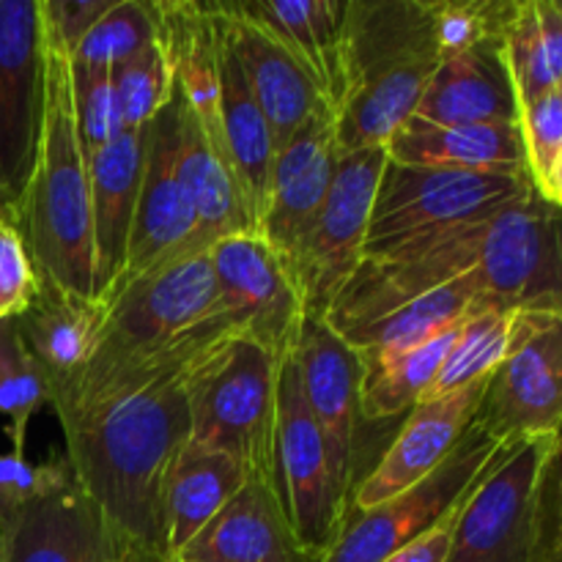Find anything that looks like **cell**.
<instances>
[{
  "label": "cell",
  "instance_id": "obj_1",
  "mask_svg": "<svg viewBox=\"0 0 562 562\" xmlns=\"http://www.w3.org/2000/svg\"><path fill=\"white\" fill-rule=\"evenodd\" d=\"M214 344L181 346L49 395L66 461L97 503L121 562H170L165 486L190 442L187 373Z\"/></svg>",
  "mask_w": 562,
  "mask_h": 562
},
{
  "label": "cell",
  "instance_id": "obj_2",
  "mask_svg": "<svg viewBox=\"0 0 562 562\" xmlns=\"http://www.w3.org/2000/svg\"><path fill=\"white\" fill-rule=\"evenodd\" d=\"M439 58L434 0H349L338 154L387 146L415 115Z\"/></svg>",
  "mask_w": 562,
  "mask_h": 562
},
{
  "label": "cell",
  "instance_id": "obj_3",
  "mask_svg": "<svg viewBox=\"0 0 562 562\" xmlns=\"http://www.w3.org/2000/svg\"><path fill=\"white\" fill-rule=\"evenodd\" d=\"M44 31H47V99H44L42 143H38L36 170L16 209V231L25 239L38 280H49L58 289L97 300L91 168L71 104V58L47 22Z\"/></svg>",
  "mask_w": 562,
  "mask_h": 562
},
{
  "label": "cell",
  "instance_id": "obj_4",
  "mask_svg": "<svg viewBox=\"0 0 562 562\" xmlns=\"http://www.w3.org/2000/svg\"><path fill=\"white\" fill-rule=\"evenodd\" d=\"M234 333L239 329L223 307L209 250H187L104 296L91 357L64 387L99 382L121 368Z\"/></svg>",
  "mask_w": 562,
  "mask_h": 562
},
{
  "label": "cell",
  "instance_id": "obj_5",
  "mask_svg": "<svg viewBox=\"0 0 562 562\" xmlns=\"http://www.w3.org/2000/svg\"><path fill=\"white\" fill-rule=\"evenodd\" d=\"M280 360L247 335H228L187 373L190 439L231 456L250 481L274 486Z\"/></svg>",
  "mask_w": 562,
  "mask_h": 562
},
{
  "label": "cell",
  "instance_id": "obj_6",
  "mask_svg": "<svg viewBox=\"0 0 562 562\" xmlns=\"http://www.w3.org/2000/svg\"><path fill=\"white\" fill-rule=\"evenodd\" d=\"M536 190L530 176L384 165L362 258H376L406 241L481 223Z\"/></svg>",
  "mask_w": 562,
  "mask_h": 562
},
{
  "label": "cell",
  "instance_id": "obj_7",
  "mask_svg": "<svg viewBox=\"0 0 562 562\" xmlns=\"http://www.w3.org/2000/svg\"><path fill=\"white\" fill-rule=\"evenodd\" d=\"M558 437L505 450L456 516L448 562H543L541 497Z\"/></svg>",
  "mask_w": 562,
  "mask_h": 562
},
{
  "label": "cell",
  "instance_id": "obj_8",
  "mask_svg": "<svg viewBox=\"0 0 562 562\" xmlns=\"http://www.w3.org/2000/svg\"><path fill=\"white\" fill-rule=\"evenodd\" d=\"M508 445L494 442L472 423L459 448L417 486L373 508H349L333 547L318 562H384L426 536L464 505Z\"/></svg>",
  "mask_w": 562,
  "mask_h": 562
},
{
  "label": "cell",
  "instance_id": "obj_9",
  "mask_svg": "<svg viewBox=\"0 0 562 562\" xmlns=\"http://www.w3.org/2000/svg\"><path fill=\"white\" fill-rule=\"evenodd\" d=\"M384 165V146L338 154L333 187L285 261L307 318L324 322L335 296L360 267Z\"/></svg>",
  "mask_w": 562,
  "mask_h": 562
},
{
  "label": "cell",
  "instance_id": "obj_10",
  "mask_svg": "<svg viewBox=\"0 0 562 562\" xmlns=\"http://www.w3.org/2000/svg\"><path fill=\"white\" fill-rule=\"evenodd\" d=\"M494 311L562 316V206L538 190L483 223L475 263Z\"/></svg>",
  "mask_w": 562,
  "mask_h": 562
},
{
  "label": "cell",
  "instance_id": "obj_11",
  "mask_svg": "<svg viewBox=\"0 0 562 562\" xmlns=\"http://www.w3.org/2000/svg\"><path fill=\"white\" fill-rule=\"evenodd\" d=\"M274 492L296 543L318 562L333 547L351 499L335 483L327 439L302 393L294 357L280 362Z\"/></svg>",
  "mask_w": 562,
  "mask_h": 562
},
{
  "label": "cell",
  "instance_id": "obj_12",
  "mask_svg": "<svg viewBox=\"0 0 562 562\" xmlns=\"http://www.w3.org/2000/svg\"><path fill=\"white\" fill-rule=\"evenodd\" d=\"M475 426L508 448L562 431V316L514 313L508 355L488 376Z\"/></svg>",
  "mask_w": 562,
  "mask_h": 562
},
{
  "label": "cell",
  "instance_id": "obj_13",
  "mask_svg": "<svg viewBox=\"0 0 562 562\" xmlns=\"http://www.w3.org/2000/svg\"><path fill=\"white\" fill-rule=\"evenodd\" d=\"M47 99L42 0H0V190L14 212L36 170Z\"/></svg>",
  "mask_w": 562,
  "mask_h": 562
},
{
  "label": "cell",
  "instance_id": "obj_14",
  "mask_svg": "<svg viewBox=\"0 0 562 562\" xmlns=\"http://www.w3.org/2000/svg\"><path fill=\"white\" fill-rule=\"evenodd\" d=\"M3 562H121L97 503L66 456L38 464V483L0 521Z\"/></svg>",
  "mask_w": 562,
  "mask_h": 562
},
{
  "label": "cell",
  "instance_id": "obj_15",
  "mask_svg": "<svg viewBox=\"0 0 562 562\" xmlns=\"http://www.w3.org/2000/svg\"><path fill=\"white\" fill-rule=\"evenodd\" d=\"M209 258L223 307L239 335L261 344L280 362L294 355L305 311L289 267L269 241L261 234L225 236L209 247Z\"/></svg>",
  "mask_w": 562,
  "mask_h": 562
},
{
  "label": "cell",
  "instance_id": "obj_16",
  "mask_svg": "<svg viewBox=\"0 0 562 562\" xmlns=\"http://www.w3.org/2000/svg\"><path fill=\"white\" fill-rule=\"evenodd\" d=\"M302 393L327 439L329 467L340 492L351 499L357 488V453L362 423V357L322 318L302 322L294 349Z\"/></svg>",
  "mask_w": 562,
  "mask_h": 562
},
{
  "label": "cell",
  "instance_id": "obj_17",
  "mask_svg": "<svg viewBox=\"0 0 562 562\" xmlns=\"http://www.w3.org/2000/svg\"><path fill=\"white\" fill-rule=\"evenodd\" d=\"M195 206L181 181L179 159H176V99L170 93L168 104L146 126L140 195H137L135 223L126 247V269L119 283L137 278L146 269L187 250H203L195 245Z\"/></svg>",
  "mask_w": 562,
  "mask_h": 562
},
{
  "label": "cell",
  "instance_id": "obj_18",
  "mask_svg": "<svg viewBox=\"0 0 562 562\" xmlns=\"http://www.w3.org/2000/svg\"><path fill=\"white\" fill-rule=\"evenodd\" d=\"M486 384L488 379H481L439 398L420 401L406 415L382 459L357 483L349 508H373L426 481L475 423Z\"/></svg>",
  "mask_w": 562,
  "mask_h": 562
},
{
  "label": "cell",
  "instance_id": "obj_19",
  "mask_svg": "<svg viewBox=\"0 0 562 562\" xmlns=\"http://www.w3.org/2000/svg\"><path fill=\"white\" fill-rule=\"evenodd\" d=\"M335 165H338L335 113L322 108L278 148L269 173L258 234L283 261H289L322 209L333 187Z\"/></svg>",
  "mask_w": 562,
  "mask_h": 562
},
{
  "label": "cell",
  "instance_id": "obj_20",
  "mask_svg": "<svg viewBox=\"0 0 562 562\" xmlns=\"http://www.w3.org/2000/svg\"><path fill=\"white\" fill-rule=\"evenodd\" d=\"M146 162V126L126 130L110 146L88 157L91 168L93 294L102 302L126 269L132 223Z\"/></svg>",
  "mask_w": 562,
  "mask_h": 562
},
{
  "label": "cell",
  "instance_id": "obj_21",
  "mask_svg": "<svg viewBox=\"0 0 562 562\" xmlns=\"http://www.w3.org/2000/svg\"><path fill=\"white\" fill-rule=\"evenodd\" d=\"M176 99V159L198 217L195 245L209 250L214 241L234 234H258L252 203L231 165L228 151L206 135L184 97L173 86Z\"/></svg>",
  "mask_w": 562,
  "mask_h": 562
},
{
  "label": "cell",
  "instance_id": "obj_22",
  "mask_svg": "<svg viewBox=\"0 0 562 562\" xmlns=\"http://www.w3.org/2000/svg\"><path fill=\"white\" fill-rule=\"evenodd\" d=\"M234 5L296 60L335 113L344 93V22L349 0H234Z\"/></svg>",
  "mask_w": 562,
  "mask_h": 562
},
{
  "label": "cell",
  "instance_id": "obj_23",
  "mask_svg": "<svg viewBox=\"0 0 562 562\" xmlns=\"http://www.w3.org/2000/svg\"><path fill=\"white\" fill-rule=\"evenodd\" d=\"M225 33L239 58L250 91L272 130L274 146H283L316 110L327 108L296 60L269 36L267 31L247 20L234 0H220Z\"/></svg>",
  "mask_w": 562,
  "mask_h": 562
},
{
  "label": "cell",
  "instance_id": "obj_24",
  "mask_svg": "<svg viewBox=\"0 0 562 562\" xmlns=\"http://www.w3.org/2000/svg\"><path fill=\"white\" fill-rule=\"evenodd\" d=\"M503 44L442 55L412 121L434 126L516 124L519 102L503 60Z\"/></svg>",
  "mask_w": 562,
  "mask_h": 562
},
{
  "label": "cell",
  "instance_id": "obj_25",
  "mask_svg": "<svg viewBox=\"0 0 562 562\" xmlns=\"http://www.w3.org/2000/svg\"><path fill=\"white\" fill-rule=\"evenodd\" d=\"M313 562L302 552L274 486L247 481L245 488L203 527L173 562Z\"/></svg>",
  "mask_w": 562,
  "mask_h": 562
},
{
  "label": "cell",
  "instance_id": "obj_26",
  "mask_svg": "<svg viewBox=\"0 0 562 562\" xmlns=\"http://www.w3.org/2000/svg\"><path fill=\"white\" fill-rule=\"evenodd\" d=\"M384 148H387L390 162L398 165L530 176L519 121L516 124L434 126L409 119Z\"/></svg>",
  "mask_w": 562,
  "mask_h": 562
},
{
  "label": "cell",
  "instance_id": "obj_27",
  "mask_svg": "<svg viewBox=\"0 0 562 562\" xmlns=\"http://www.w3.org/2000/svg\"><path fill=\"white\" fill-rule=\"evenodd\" d=\"M99 322L102 302L71 294L49 280H38L36 296L20 316H14V324L22 344L47 376L49 393L64 387L86 368L97 344Z\"/></svg>",
  "mask_w": 562,
  "mask_h": 562
},
{
  "label": "cell",
  "instance_id": "obj_28",
  "mask_svg": "<svg viewBox=\"0 0 562 562\" xmlns=\"http://www.w3.org/2000/svg\"><path fill=\"white\" fill-rule=\"evenodd\" d=\"M250 475L231 456L206 445L187 442L170 467L165 486V532L173 562L203 532V527L245 488Z\"/></svg>",
  "mask_w": 562,
  "mask_h": 562
},
{
  "label": "cell",
  "instance_id": "obj_29",
  "mask_svg": "<svg viewBox=\"0 0 562 562\" xmlns=\"http://www.w3.org/2000/svg\"><path fill=\"white\" fill-rule=\"evenodd\" d=\"M220 14H223V9H220ZM220 130H223V143L231 165H234L236 176H239L241 187L250 198L252 212H256V217H261L278 146H274L272 130H269L267 119H263L261 108L252 97L239 58L231 47L225 20L223 36H220Z\"/></svg>",
  "mask_w": 562,
  "mask_h": 562
},
{
  "label": "cell",
  "instance_id": "obj_30",
  "mask_svg": "<svg viewBox=\"0 0 562 562\" xmlns=\"http://www.w3.org/2000/svg\"><path fill=\"white\" fill-rule=\"evenodd\" d=\"M486 307L488 305L481 296V283H477V274L472 269L464 278L406 302L390 316L379 318L371 327L346 335L344 340L362 360H390V357L412 351L442 329L453 327L461 318L472 316L475 311H486Z\"/></svg>",
  "mask_w": 562,
  "mask_h": 562
},
{
  "label": "cell",
  "instance_id": "obj_31",
  "mask_svg": "<svg viewBox=\"0 0 562 562\" xmlns=\"http://www.w3.org/2000/svg\"><path fill=\"white\" fill-rule=\"evenodd\" d=\"M499 49L519 108L558 91L562 82V0H516Z\"/></svg>",
  "mask_w": 562,
  "mask_h": 562
},
{
  "label": "cell",
  "instance_id": "obj_32",
  "mask_svg": "<svg viewBox=\"0 0 562 562\" xmlns=\"http://www.w3.org/2000/svg\"><path fill=\"white\" fill-rule=\"evenodd\" d=\"M467 318L404 355L390 360H362V420L390 423L409 415L437 382L445 357L453 349Z\"/></svg>",
  "mask_w": 562,
  "mask_h": 562
},
{
  "label": "cell",
  "instance_id": "obj_33",
  "mask_svg": "<svg viewBox=\"0 0 562 562\" xmlns=\"http://www.w3.org/2000/svg\"><path fill=\"white\" fill-rule=\"evenodd\" d=\"M510 329H514V313L494 311V307L472 313L461 327L453 349L445 357L437 382L431 384L423 401L439 398V395H448L453 390L492 376L508 355Z\"/></svg>",
  "mask_w": 562,
  "mask_h": 562
},
{
  "label": "cell",
  "instance_id": "obj_34",
  "mask_svg": "<svg viewBox=\"0 0 562 562\" xmlns=\"http://www.w3.org/2000/svg\"><path fill=\"white\" fill-rule=\"evenodd\" d=\"M49 404V384L16 333L14 318H0V415L14 453H25L31 417Z\"/></svg>",
  "mask_w": 562,
  "mask_h": 562
},
{
  "label": "cell",
  "instance_id": "obj_35",
  "mask_svg": "<svg viewBox=\"0 0 562 562\" xmlns=\"http://www.w3.org/2000/svg\"><path fill=\"white\" fill-rule=\"evenodd\" d=\"M157 42V9L146 0H113L69 58L82 66L113 69Z\"/></svg>",
  "mask_w": 562,
  "mask_h": 562
},
{
  "label": "cell",
  "instance_id": "obj_36",
  "mask_svg": "<svg viewBox=\"0 0 562 562\" xmlns=\"http://www.w3.org/2000/svg\"><path fill=\"white\" fill-rule=\"evenodd\" d=\"M110 77L119 97L124 130H143L151 124L173 93V75L159 42L113 66Z\"/></svg>",
  "mask_w": 562,
  "mask_h": 562
},
{
  "label": "cell",
  "instance_id": "obj_37",
  "mask_svg": "<svg viewBox=\"0 0 562 562\" xmlns=\"http://www.w3.org/2000/svg\"><path fill=\"white\" fill-rule=\"evenodd\" d=\"M516 0H434L439 55L503 44Z\"/></svg>",
  "mask_w": 562,
  "mask_h": 562
},
{
  "label": "cell",
  "instance_id": "obj_38",
  "mask_svg": "<svg viewBox=\"0 0 562 562\" xmlns=\"http://www.w3.org/2000/svg\"><path fill=\"white\" fill-rule=\"evenodd\" d=\"M71 104H75L77 132H80V143L88 157L126 132L110 69L71 60Z\"/></svg>",
  "mask_w": 562,
  "mask_h": 562
},
{
  "label": "cell",
  "instance_id": "obj_39",
  "mask_svg": "<svg viewBox=\"0 0 562 562\" xmlns=\"http://www.w3.org/2000/svg\"><path fill=\"white\" fill-rule=\"evenodd\" d=\"M519 132L525 143L527 173L536 190L552 173L562 151V93L549 91L519 108Z\"/></svg>",
  "mask_w": 562,
  "mask_h": 562
},
{
  "label": "cell",
  "instance_id": "obj_40",
  "mask_svg": "<svg viewBox=\"0 0 562 562\" xmlns=\"http://www.w3.org/2000/svg\"><path fill=\"white\" fill-rule=\"evenodd\" d=\"M38 291L36 269L16 225L0 223V318L25 311Z\"/></svg>",
  "mask_w": 562,
  "mask_h": 562
},
{
  "label": "cell",
  "instance_id": "obj_41",
  "mask_svg": "<svg viewBox=\"0 0 562 562\" xmlns=\"http://www.w3.org/2000/svg\"><path fill=\"white\" fill-rule=\"evenodd\" d=\"M110 3L113 0H42V11L44 22L60 38L66 53H75L77 44L110 9Z\"/></svg>",
  "mask_w": 562,
  "mask_h": 562
},
{
  "label": "cell",
  "instance_id": "obj_42",
  "mask_svg": "<svg viewBox=\"0 0 562 562\" xmlns=\"http://www.w3.org/2000/svg\"><path fill=\"white\" fill-rule=\"evenodd\" d=\"M541 541L543 562H562V431L543 481Z\"/></svg>",
  "mask_w": 562,
  "mask_h": 562
},
{
  "label": "cell",
  "instance_id": "obj_43",
  "mask_svg": "<svg viewBox=\"0 0 562 562\" xmlns=\"http://www.w3.org/2000/svg\"><path fill=\"white\" fill-rule=\"evenodd\" d=\"M461 510V508H459ZM456 514H450L448 519L439 521L434 530H428L426 536H420L417 541H412L409 547H404L401 552L390 554L384 562H448L450 543H453V530H456Z\"/></svg>",
  "mask_w": 562,
  "mask_h": 562
},
{
  "label": "cell",
  "instance_id": "obj_44",
  "mask_svg": "<svg viewBox=\"0 0 562 562\" xmlns=\"http://www.w3.org/2000/svg\"><path fill=\"white\" fill-rule=\"evenodd\" d=\"M538 192H541L547 201H552V203H558V206H562V151H560L558 162H554L552 173L547 176V181H543L541 190H538Z\"/></svg>",
  "mask_w": 562,
  "mask_h": 562
},
{
  "label": "cell",
  "instance_id": "obj_45",
  "mask_svg": "<svg viewBox=\"0 0 562 562\" xmlns=\"http://www.w3.org/2000/svg\"><path fill=\"white\" fill-rule=\"evenodd\" d=\"M0 223L16 225V212H14V206L9 203V198L3 195V190H0Z\"/></svg>",
  "mask_w": 562,
  "mask_h": 562
},
{
  "label": "cell",
  "instance_id": "obj_46",
  "mask_svg": "<svg viewBox=\"0 0 562 562\" xmlns=\"http://www.w3.org/2000/svg\"><path fill=\"white\" fill-rule=\"evenodd\" d=\"M558 91H560V93H562V82H560V88H558Z\"/></svg>",
  "mask_w": 562,
  "mask_h": 562
},
{
  "label": "cell",
  "instance_id": "obj_47",
  "mask_svg": "<svg viewBox=\"0 0 562 562\" xmlns=\"http://www.w3.org/2000/svg\"><path fill=\"white\" fill-rule=\"evenodd\" d=\"M0 562H3V558H0Z\"/></svg>",
  "mask_w": 562,
  "mask_h": 562
},
{
  "label": "cell",
  "instance_id": "obj_48",
  "mask_svg": "<svg viewBox=\"0 0 562 562\" xmlns=\"http://www.w3.org/2000/svg\"><path fill=\"white\" fill-rule=\"evenodd\" d=\"M179 562H181V560H179Z\"/></svg>",
  "mask_w": 562,
  "mask_h": 562
}]
</instances>
